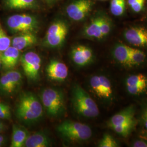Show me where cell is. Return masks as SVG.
<instances>
[{
	"instance_id": "cell-1",
	"label": "cell",
	"mask_w": 147,
	"mask_h": 147,
	"mask_svg": "<svg viewBox=\"0 0 147 147\" xmlns=\"http://www.w3.org/2000/svg\"><path fill=\"white\" fill-rule=\"evenodd\" d=\"M44 108L41 101L33 93L25 92L21 94L16 109V115L20 121L32 123L42 118Z\"/></svg>"
},
{
	"instance_id": "cell-2",
	"label": "cell",
	"mask_w": 147,
	"mask_h": 147,
	"mask_svg": "<svg viewBox=\"0 0 147 147\" xmlns=\"http://www.w3.org/2000/svg\"><path fill=\"white\" fill-rule=\"evenodd\" d=\"M71 99L74 109L80 116L87 118L99 116V110L94 100L78 84L75 85L73 88Z\"/></svg>"
},
{
	"instance_id": "cell-3",
	"label": "cell",
	"mask_w": 147,
	"mask_h": 147,
	"mask_svg": "<svg viewBox=\"0 0 147 147\" xmlns=\"http://www.w3.org/2000/svg\"><path fill=\"white\" fill-rule=\"evenodd\" d=\"M57 131L64 140L74 143L86 141L92 136L88 125L75 121H64L57 126Z\"/></svg>"
},
{
	"instance_id": "cell-4",
	"label": "cell",
	"mask_w": 147,
	"mask_h": 147,
	"mask_svg": "<svg viewBox=\"0 0 147 147\" xmlns=\"http://www.w3.org/2000/svg\"><path fill=\"white\" fill-rule=\"evenodd\" d=\"M113 21L104 13H98L86 25L83 30L84 37L91 39L101 40L112 31Z\"/></svg>"
},
{
	"instance_id": "cell-5",
	"label": "cell",
	"mask_w": 147,
	"mask_h": 147,
	"mask_svg": "<svg viewBox=\"0 0 147 147\" xmlns=\"http://www.w3.org/2000/svg\"><path fill=\"white\" fill-rule=\"evenodd\" d=\"M40 100L44 110L50 117H59L65 112L64 96L60 90L53 88L44 89L40 94Z\"/></svg>"
},
{
	"instance_id": "cell-6",
	"label": "cell",
	"mask_w": 147,
	"mask_h": 147,
	"mask_svg": "<svg viewBox=\"0 0 147 147\" xmlns=\"http://www.w3.org/2000/svg\"><path fill=\"white\" fill-rule=\"evenodd\" d=\"M91 91L100 100L107 102L113 100L114 90L110 80L103 75H95L89 80Z\"/></svg>"
},
{
	"instance_id": "cell-7",
	"label": "cell",
	"mask_w": 147,
	"mask_h": 147,
	"mask_svg": "<svg viewBox=\"0 0 147 147\" xmlns=\"http://www.w3.org/2000/svg\"><path fill=\"white\" fill-rule=\"evenodd\" d=\"M7 26L14 33L37 32L39 22L34 16L29 14H16L8 18Z\"/></svg>"
},
{
	"instance_id": "cell-8",
	"label": "cell",
	"mask_w": 147,
	"mask_h": 147,
	"mask_svg": "<svg viewBox=\"0 0 147 147\" xmlns=\"http://www.w3.org/2000/svg\"><path fill=\"white\" fill-rule=\"evenodd\" d=\"M68 33V27L62 20L53 22L47 30L44 44L48 47H59L63 44Z\"/></svg>"
},
{
	"instance_id": "cell-9",
	"label": "cell",
	"mask_w": 147,
	"mask_h": 147,
	"mask_svg": "<svg viewBox=\"0 0 147 147\" xmlns=\"http://www.w3.org/2000/svg\"><path fill=\"white\" fill-rule=\"evenodd\" d=\"M20 61L27 78L31 81H37L42 64L39 55L33 51L27 52L21 55Z\"/></svg>"
},
{
	"instance_id": "cell-10",
	"label": "cell",
	"mask_w": 147,
	"mask_h": 147,
	"mask_svg": "<svg viewBox=\"0 0 147 147\" xmlns=\"http://www.w3.org/2000/svg\"><path fill=\"white\" fill-rule=\"evenodd\" d=\"M93 5L92 0H74L66 8V13L73 21H82L89 15Z\"/></svg>"
},
{
	"instance_id": "cell-11",
	"label": "cell",
	"mask_w": 147,
	"mask_h": 147,
	"mask_svg": "<svg viewBox=\"0 0 147 147\" xmlns=\"http://www.w3.org/2000/svg\"><path fill=\"white\" fill-rule=\"evenodd\" d=\"M22 75L18 70H10L0 78V92L5 95H11L19 89L22 84Z\"/></svg>"
},
{
	"instance_id": "cell-12",
	"label": "cell",
	"mask_w": 147,
	"mask_h": 147,
	"mask_svg": "<svg viewBox=\"0 0 147 147\" xmlns=\"http://www.w3.org/2000/svg\"><path fill=\"white\" fill-rule=\"evenodd\" d=\"M123 37L129 44L136 47H147V28L143 26H133L127 28Z\"/></svg>"
},
{
	"instance_id": "cell-13",
	"label": "cell",
	"mask_w": 147,
	"mask_h": 147,
	"mask_svg": "<svg viewBox=\"0 0 147 147\" xmlns=\"http://www.w3.org/2000/svg\"><path fill=\"white\" fill-rule=\"evenodd\" d=\"M70 56L73 63L80 67L88 65L92 62L94 59L92 50L88 47L83 45L74 47L71 51Z\"/></svg>"
},
{
	"instance_id": "cell-14",
	"label": "cell",
	"mask_w": 147,
	"mask_h": 147,
	"mask_svg": "<svg viewBox=\"0 0 147 147\" xmlns=\"http://www.w3.org/2000/svg\"><path fill=\"white\" fill-rule=\"evenodd\" d=\"M125 84L130 94H142L147 91V76L143 74L132 75L126 79Z\"/></svg>"
},
{
	"instance_id": "cell-15",
	"label": "cell",
	"mask_w": 147,
	"mask_h": 147,
	"mask_svg": "<svg viewBox=\"0 0 147 147\" xmlns=\"http://www.w3.org/2000/svg\"><path fill=\"white\" fill-rule=\"evenodd\" d=\"M47 76L55 81H63L68 76V68L65 64L57 59L50 61L46 69Z\"/></svg>"
},
{
	"instance_id": "cell-16",
	"label": "cell",
	"mask_w": 147,
	"mask_h": 147,
	"mask_svg": "<svg viewBox=\"0 0 147 147\" xmlns=\"http://www.w3.org/2000/svg\"><path fill=\"white\" fill-rule=\"evenodd\" d=\"M20 57V51L10 46L4 51L0 53L1 67L5 70H12L19 63Z\"/></svg>"
},
{
	"instance_id": "cell-17",
	"label": "cell",
	"mask_w": 147,
	"mask_h": 147,
	"mask_svg": "<svg viewBox=\"0 0 147 147\" xmlns=\"http://www.w3.org/2000/svg\"><path fill=\"white\" fill-rule=\"evenodd\" d=\"M37 41L38 39L35 33H19L18 35L16 36L11 39V46L21 51L34 45L37 43Z\"/></svg>"
},
{
	"instance_id": "cell-18",
	"label": "cell",
	"mask_w": 147,
	"mask_h": 147,
	"mask_svg": "<svg viewBox=\"0 0 147 147\" xmlns=\"http://www.w3.org/2000/svg\"><path fill=\"white\" fill-rule=\"evenodd\" d=\"M135 109L134 106L130 105L124 110L112 116L107 123L109 128L123 124L135 118Z\"/></svg>"
},
{
	"instance_id": "cell-19",
	"label": "cell",
	"mask_w": 147,
	"mask_h": 147,
	"mask_svg": "<svg viewBox=\"0 0 147 147\" xmlns=\"http://www.w3.org/2000/svg\"><path fill=\"white\" fill-rule=\"evenodd\" d=\"M51 146L50 137L44 132H37L30 135L25 143L24 147H48Z\"/></svg>"
},
{
	"instance_id": "cell-20",
	"label": "cell",
	"mask_w": 147,
	"mask_h": 147,
	"mask_svg": "<svg viewBox=\"0 0 147 147\" xmlns=\"http://www.w3.org/2000/svg\"><path fill=\"white\" fill-rule=\"evenodd\" d=\"M30 135L29 132L22 126L14 125L11 141V147H24L27 138Z\"/></svg>"
},
{
	"instance_id": "cell-21",
	"label": "cell",
	"mask_w": 147,
	"mask_h": 147,
	"mask_svg": "<svg viewBox=\"0 0 147 147\" xmlns=\"http://www.w3.org/2000/svg\"><path fill=\"white\" fill-rule=\"evenodd\" d=\"M131 47L124 44H118L113 50V56L117 62L123 65L127 66Z\"/></svg>"
},
{
	"instance_id": "cell-22",
	"label": "cell",
	"mask_w": 147,
	"mask_h": 147,
	"mask_svg": "<svg viewBox=\"0 0 147 147\" xmlns=\"http://www.w3.org/2000/svg\"><path fill=\"white\" fill-rule=\"evenodd\" d=\"M136 124V120L134 118L123 124L113 126L111 129L121 136L127 137L134 130Z\"/></svg>"
},
{
	"instance_id": "cell-23",
	"label": "cell",
	"mask_w": 147,
	"mask_h": 147,
	"mask_svg": "<svg viewBox=\"0 0 147 147\" xmlns=\"http://www.w3.org/2000/svg\"><path fill=\"white\" fill-rule=\"evenodd\" d=\"M146 59L145 53L136 48L131 47L128 67L138 66L144 62Z\"/></svg>"
},
{
	"instance_id": "cell-24",
	"label": "cell",
	"mask_w": 147,
	"mask_h": 147,
	"mask_svg": "<svg viewBox=\"0 0 147 147\" xmlns=\"http://www.w3.org/2000/svg\"><path fill=\"white\" fill-rule=\"evenodd\" d=\"M6 3L13 9H26L34 7L36 0H6Z\"/></svg>"
},
{
	"instance_id": "cell-25",
	"label": "cell",
	"mask_w": 147,
	"mask_h": 147,
	"mask_svg": "<svg viewBox=\"0 0 147 147\" xmlns=\"http://www.w3.org/2000/svg\"><path fill=\"white\" fill-rule=\"evenodd\" d=\"M126 0H111L110 5L111 13L116 17L123 16L126 11Z\"/></svg>"
},
{
	"instance_id": "cell-26",
	"label": "cell",
	"mask_w": 147,
	"mask_h": 147,
	"mask_svg": "<svg viewBox=\"0 0 147 147\" xmlns=\"http://www.w3.org/2000/svg\"><path fill=\"white\" fill-rule=\"evenodd\" d=\"M146 0H126V4L134 13H140L145 8Z\"/></svg>"
},
{
	"instance_id": "cell-27",
	"label": "cell",
	"mask_w": 147,
	"mask_h": 147,
	"mask_svg": "<svg viewBox=\"0 0 147 147\" xmlns=\"http://www.w3.org/2000/svg\"><path fill=\"white\" fill-rule=\"evenodd\" d=\"M11 38L7 34L0 23V53L4 51L11 46Z\"/></svg>"
},
{
	"instance_id": "cell-28",
	"label": "cell",
	"mask_w": 147,
	"mask_h": 147,
	"mask_svg": "<svg viewBox=\"0 0 147 147\" xmlns=\"http://www.w3.org/2000/svg\"><path fill=\"white\" fill-rule=\"evenodd\" d=\"M99 147H118V143L115 138L109 134H105L98 144Z\"/></svg>"
},
{
	"instance_id": "cell-29",
	"label": "cell",
	"mask_w": 147,
	"mask_h": 147,
	"mask_svg": "<svg viewBox=\"0 0 147 147\" xmlns=\"http://www.w3.org/2000/svg\"><path fill=\"white\" fill-rule=\"evenodd\" d=\"M11 118L10 107L0 101V119L9 120Z\"/></svg>"
},
{
	"instance_id": "cell-30",
	"label": "cell",
	"mask_w": 147,
	"mask_h": 147,
	"mask_svg": "<svg viewBox=\"0 0 147 147\" xmlns=\"http://www.w3.org/2000/svg\"><path fill=\"white\" fill-rule=\"evenodd\" d=\"M141 119L143 126L147 131V106L145 107L142 111Z\"/></svg>"
},
{
	"instance_id": "cell-31",
	"label": "cell",
	"mask_w": 147,
	"mask_h": 147,
	"mask_svg": "<svg viewBox=\"0 0 147 147\" xmlns=\"http://www.w3.org/2000/svg\"><path fill=\"white\" fill-rule=\"evenodd\" d=\"M132 147H147V141L142 139L141 140H137L132 144Z\"/></svg>"
},
{
	"instance_id": "cell-32",
	"label": "cell",
	"mask_w": 147,
	"mask_h": 147,
	"mask_svg": "<svg viewBox=\"0 0 147 147\" xmlns=\"http://www.w3.org/2000/svg\"><path fill=\"white\" fill-rule=\"evenodd\" d=\"M5 142V138L2 135H0V147H2Z\"/></svg>"
},
{
	"instance_id": "cell-33",
	"label": "cell",
	"mask_w": 147,
	"mask_h": 147,
	"mask_svg": "<svg viewBox=\"0 0 147 147\" xmlns=\"http://www.w3.org/2000/svg\"><path fill=\"white\" fill-rule=\"evenodd\" d=\"M141 137L142 139H144L145 140L147 141V131L146 130L145 132H143L141 135Z\"/></svg>"
},
{
	"instance_id": "cell-34",
	"label": "cell",
	"mask_w": 147,
	"mask_h": 147,
	"mask_svg": "<svg viewBox=\"0 0 147 147\" xmlns=\"http://www.w3.org/2000/svg\"><path fill=\"white\" fill-rule=\"evenodd\" d=\"M146 7H147V0H146Z\"/></svg>"
},
{
	"instance_id": "cell-35",
	"label": "cell",
	"mask_w": 147,
	"mask_h": 147,
	"mask_svg": "<svg viewBox=\"0 0 147 147\" xmlns=\"http://www.w3.org/2000/svg\"><path fill=\"white\" fill-rule=\"evenodd\" d=\"M1 62H0V69H1Z\"/></svg>"
},
{
	"instance_id": "cell-36",
	"label": "cell",
	"mask_w": 147,
	"mask_h": 147,
	"mask_svg": "<svg viewBox=\"0 0 147 147\" xmlns=\"http://www.w3.org/2000/svg\"><path fill=\"white\" fill-rule=\"evenodd\" d=\"M48 1H51V0H48Z\"/></svg>"
},
{
	"instance_id": "cell-37",
	"label": "cell",
	"mask_w": 147,
	"mask_h": 147,
	"mask_svg": "<svg viewBox=\"0 0 147 147\" xmlns=\"http://www.w3.org/2000/svg\"><path fill=\"white\" fill-rule=\"evenodd\" d=\"M102 1H105V0H102Z\"/></svg>"
}]
</instances>
